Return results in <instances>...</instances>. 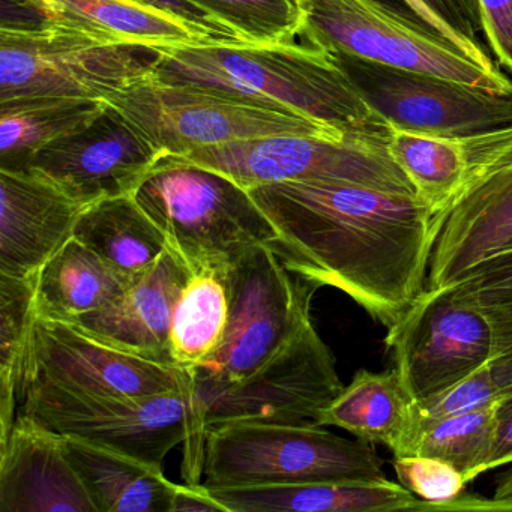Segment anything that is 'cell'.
Instances as JSON below:
<instances>
[{
	"label": "cell",
	"mask_w": 512,
	"mask_h": 512,
	"mask_svg": "<svg viewBox=\"0 0 512 512\" xmlns=\"http://www.w3.org/2000/svg\"><path fill=\"white\" fill-rule=\"evenodd\" d=\"M301 13V37L328 52L512 94L505 74L488 73L455 47L389 19L364 0H305Z\"/></svg>",
	"instance_id": "14"
},
{
	"label": "cell",
	"mask_w": 512,
	"mask_h": 512,
	"mask_svg": "<svg viewBox=\"0 0 512 512\" xmlns=\"http://www.w3.org/2000/svg\"><path fill=\"white\" fill-rule=\"evenodd\" d=\"M392 466L400 484L427 502L425 512L443 511L469 484L454 466L439 458L403 455L394 457Z\"/></svg>",
	"instance_id": "34"
},
{
	"label": "cell",
	"mask_w": 512,
	"mask_h": 512,
	"mask_svg": "<svg viewBox=\"0 0 512 512\" xmlns=\"http://www.w3.org/2000/svg\"><path fill=\"white\" fill-rule=\"evenodd\" d=\"M164 155L142 130L107 104L97 121L44 146L23 170L89 206L136 193Z\"/></svg>",
	"instance_id": "16"
},
{
	"label": "cell",
	"mask_w": 512,
	"mask_h": 512,
	"mask_svg": "<svg viewBox=\"0 0 512 512\" xmlns=\"http://www.w3.org/2000/svg\"><path fill=\"white\" fill-rule=\"evenodd\" d=\"M182 158L233 179L245 190L277 182H323L415 194L388 145L367 140L262 137L196 149Z\"/></svg>",
	"instance_id": "9"
},
{
	"label": "cell",
	"mask_w": 512,
	"mask_h": 512,
	"mask_svg": "<svg viewBox=\"0 0 512 512\" xmlns=\"http://www.w3.org/2000/svg\"><path fill=\"white\" fill-rule=\"evenodd\" d=\"M157 49L128 46L46 20L0 29V103L28 98L106 100L151 76Z\"/></svg>",
	"instance_id": "7"
},
{
	"label": "cell",
	"mask_w": 512,
	"mask_h": 512,
	"mask_svg": "<svg viewBox=\"0 0 512 512\" xmlns=\"http://www.w3.org/2000/svg\"><path fill=\"white\" fill-rule=\"evenodd\" d=\"M62 443L97 512H173L178 484L163 466L73 436Z\"/></svg>",
	"instance_id": "21"
},
{
	"label": "cell",
	"mask_w": 512,
	"mask_h": 512,
	"mask_svg": "<svg viewBox=\"0 0 512 512\" xmlns=\"http://www.w3.org/2000/svg\"><path fill=\"white\" fill-rule=\"evenodd\" d=\"M494 335V358L491 361L494 380L503 394L512 392V299L484 308Z\"/></svg>",
	"instance_id": "38"
},
{
	"label": "cell",
	"mask_w": 512,
	"mask_h": 512,
	"mask_svg": "<svg viewBox=\"0 0 512 512\" xmlns=\"http://www.w3.org/2000/svg\"><path fill=\"white\" fill-rule=\"evenodd\" d=\"M425 289L457 284L473 266L512 248V128L473 161L463 184L431 218Z\"/></svg>",
	"instance_id": "15"
},
{
	"label": "cell",
	"mask_w": 512,
	"mask_h": 512,
	"mask_svg": "<svg viewBox=\"0 0 512 512\" xmlns=\"http://www.w3.org/2000/svg\"><path fill=\"white\" fill-rule=\"evenodd\" d=\"M208 512L223 511L226 508L212 496L211 491L203 484L178 485L175 500H173V512Z\"/></svg>",
	"instance_id": "41"
},
{
	"label": "cell",
	"mask_w": 512,
	"mask_h": 512,
	"mask_svg": "<svg viewBox=\"0 0 512 512\" xmlns=\"http://www.w3.org/2000/svg\"><path fill=\"white\" fill-rule=\"evenodd\" d=\"M202 476L208 490L386 478L370 443L337 436L323 425L259 422L209 428Z\"/></svg>",
	"instance_id": "6"
},
{
	"label": "cell",
	"mask_w": 512,
	"mask_h": 512,
	"mask_svg": "<svg viewBox=\"0 0 512 512\" xmlns=\"http://www.w3.org/2000/svg\"><path fill=\"white\" fill-rule=\"evenodd\" d=\"M103 101L133 122L164 154L175 157L262 137L353 139L272 101L209 86L172 85L152 76Z\"/></svg>",
	"instance_id": "5"
},
{
	"label": "cell",
	"mask_w": 512,
	"mask_h": 512,
	"mask_svg": "<svg viewBox=\"0 0 512 512\" xmlns=\"http://www.w3.org/2000/svg\"><path fill=\"white\" fill-rule=\"evenodd\" d=\"M50 385L79 394L146 397L191 392V374L98 340L76 323L35 313L22 359L20 392Z\"/></svg>",
	"instance_id": "13"
},
{
	"label": "cell",
	"mask_w": 512,
	"mask_h": 512,
	"mask_svg": "<svg viewBox=\"0 0 512 512\" xmlns=\"http://www.w3.org/2000/svg\"><path fill=\"white\" fill-rule=\"evenodd\" d=\"M134 197L193 274L229 268L277 236L250 191L175 155L161 158Z\"/></svg>",
	"instance_id": "4"
},
{
	"label": "cell",
	"mask_w": 512,
	"mask_h": 512,
	"mask_svg": "<svg viewBox=\"0 0 512 512\" xmlns=\"http://www.w3.org/2000/svg\"><path fill=\"white\" fill-rule=\"evenodd\" d=\"M191 277L187 263L169 250L112 304L71 323L118 349L173 364L169 352L173 311Z\"/></svg>",
	"instance_id": "19"
},
{
	"label": "cell",
	"mask_w": 512,
	"mask_h": 512,
	"mask_svg": "<svg viewBox=\"0 0 512 512\" xmlns=\"http://www.w3.org/2000/svg\"><path fill=\"white\" fill-rule=\"evenodd\" d=\"M46 20L128 46L217 44L193 26L134 0H32Z\"/></svg>",
	"instance_id": "23"
},
{
	"label": "cell",
	"mask_w": 512,
	"mask_h": 512,
	"mask_svg": "<svg viewBox=\"0 0 512 512\" xmlns=\"http://www.w3.org/2000/svg\"><path fill=\"white\" fill-rule=\"evenodd\" d=\"M232 26L250 44L284 43L302 34L301 10L293 0H193Z\"/></svg>",
	"instance_id": "32"
},
{
	"label": "cell",
	"mask_w": 512,
	"mask_h": 512,
	"mask_svg": "<svg viewBox=\"0 0 512 512\" xmlns=\"http://www.w3.org/2000/svg\"><path fill=\"white\" fill-rule=\"evenodd\" d=\"M320 425L340 427L356 439L407 455L416 430L415 401L394 368L359 370L352 382L323 410Z\"/></svg>",
	"instance_id": "22"
},
{
	"label": "cell",
	"mask_w": 512,
	"mask_h": 512,
	"mask_svg": "<svg viewBox=\"0 0 512 512\" xmlns=\"http://www.w3.org/2000/svg\"><path fill=\"white\" fill-rule=\"evenodd\" d=\"M508 128L448 139L391 127L388 151L412 182L416 196L436 214L457 193L473 161L502 140Z\"/></svg>",
	"instance_id": "25"
},
{
	"label": "cell",
	"mask_w": 512,
	"mask_h": 512,
	"mask_svg": "<svg viewBox=\"0 0 512 512\" xmlns=\"http://www.w3.org/2000/svg\"><path fill=\"white\" fill-rule=\"evenodd\" d=\"M0 512H97L62 434L22 412L0 442Z\"/></svg>",
	"instance_id": "18"
},
{
	"label": "cell",
	"mask_w": 512,
	"mask_h": 512,
	"mask_svg": "<svg viewBox=\"0 0 512 512\" xmlns=\"http://www.w3.org/2000/svg\"><path fill=\"white\" fill-rule=\"evenodd\" d=\"M478 10L488 47L512 73V0H478Z\"/></svg>",
	"instance_id": "37"
},
{
	"label": "cell",
	"mask_w": 512,
	"mask_h": 512,
	"mask_svg": "<svg viewBox=\"0 0 512 512\" xmlns=\"http://www.w3.org/2000/svg\"><path fill=\"white\" fill-rule=\"evenodd\" d=\"M248 191L277 232L266 247L281 263L346 293L386 329L424 292L433 214L416 194L323 182Z\"/></svg>",
	"instance_id": "1"
},
{
	"label": "cell",
	"mask_w": 512,
	"mask_h": 512,
	"mask_svg": "<svg viewBox=\"0 0 512 512\" xmlns=\"http://www.w3.org/2000/svg\"><path fill=\"white\" fill-rule=\"evenodd\" d=\"M389 19L460 50L491 74H502L494 65L469 20L454 0H364Z\"/></svg>",
	"instance_id": "31"
},
{
	"label": "cell",
	"mask_w": 512,
	"mask_h": 512,
	"mask_svg": "<svg viewBox=\"0 0 512 512\" xmlns=\"http://www.w3.org/2000/svg\"><path fill=\"white\" fill-rule=\"evenodd\" d=\"M107 104L80 98L0 103V169L23 170L44 146L97 121Z\"/></svg>",
	"instance_id": "27"
},
{
	"label": "cell",
	"mask_w": 512,
	"mask_h": 512,
	"mask_svg": "<svg viewBox=\"0 0 512 512\" xmlns=\"http://www.w3.org/2000/svg\"><path fill=\"white\" fill-rule=\"evenodd\" d=\"M227 325L226 268L193 274L173 311L169 337L173 364L188 373L205 364L223 344Z\"/></svg>",
	"instance_id": "28"
},
{
	"label": "cell",
	"mask_w": 512,
	"mask_h": 512,
	"mask_svg": "<svg viewBox=\"0 0 512 512\" xmlns=\"http://www.w3.org/2000/svg\"><path fill=\"white\" fill-rule=\"evenodd\" d=\"M499 401L431 425L416 436L407 455L439 458L472 482L488 472Z\"/></svg>",
	"instance_id": "30"
},
{
	"label": "cell",
	"mask_w": 512,
	"mask_h": 512,
	"mask_svg": "<svg viewBox=\"0 0 512 512\" xmlns=\"http://www.w3.org/2000/svg\"><path fill=\"white\" fill-rule=\"evenodd\" d=\"M134 2L163 11L175 19L193 26L194 29L208 35L217 44H224V46L250 44L232 26L218 19L211 11L197 5L193 0H134Z\"/></svg>",
	"instance_id": "36"
},
{
	"label": "cell",
	"mask_w": 512,
	"mask_h": 512,
	"mask_svg": "<svg viewBox=\"0 0 512 512\" xmlns=\"http://www.w3.org/2000/svg\"><path fill=\"white\" fill-rule=\"evenodd\" d=\"M229 325L217 352L191 379L236 383L280 355L311 319L319 287L290 272L266 247L251 248L226 268Z\"/></svg>",
	"instance_id": "8"
},
{
	"label": "cell",
	"mask_w": 512,
	"mask_h": 512,
	"mask_svg": "<svg viewBox=\"0 0 512 512\" xmlns=\"http://www.w3.org/2000/svg\"><path fill=\"white\" fill-rule=\"evenodd\" d=\"M343 388L334 355L313 322L280 355L241 382L191 379L185 481L202 484L203 446L209 428L235 422L320 425L323 410Z\"/></svg>",
	"instance_id": "3"
},
{
	"label": "cell",
	"mask_w": 512,
	"mask_h": 512,
	"mask_svg": "<svg viewBox=\"0 0 512 512\" xmlns=\"http://www.w3.org/2000/svg\"><path fill=\"white\" fill-rule=\"evenodd\" d=\"M29 4H31L32 0H28Z\"/></svg>",
	"instance_id": "44"
},
{
	"label": "cell",
	"mask_w": 512,
	"mask_h": 512,
	"mask_svg": "<svg viewBox=\"0 0 512 512\" xmlns=\"http://www.w3.org/2000/svg\"><path fill=\"white\" fill-rule=\"evenodd\" d=\"M452 287L461 298L481 310L511 301L512 248L482 260Z\"/></svg>",
	"instance_id": "35"
},
{
	"label": "cell",
	"mask_w": 512,
	"mask_h": 512,
	"mask_svg": "<svg viewBox=\"0 0 512 512\" xmlns=\"http://www.w3.org/2000/svg\"><path fill=\"white\" fill-rule=\"evenodd\" d=\"M209 491L227 512H424L425 508V500L388 478Z\"/></svg>",
	"instance_id": "20"
},
{
	"label": "cell",
	"mask_w": 512,
	"mask_h": 512,
	"mask_svg": "<svg viewBox=\"0 0 512 512\" xmlns=\"http://www.w3.org/2000/svg\"><path fill=\"white\" fill-rule=\"evenodd\" d=\"M512 464V392L503 395L497 404L496 433L488 470Z\"/></svg>",
	"instance_id": "40"
},
{
	"label": "cell",
	"mask_w": 512,
	"mask_h": 512,
	"mask_svg": "<svg viewBox=\"0 0 512 512\" xmlns=\"http://www.w3.org/2000/svg\"><path fill=\"white\" fill-rule=\"evenodd\" d=\"M503 392L494 380L491 365L479 368L460 382L428 400L415 403L416 430L412 443L421 431L452 416L463 415L481 409L503 397ZM412 446V445H410ZM410 449V448H409ZM409 454V451H407Z\"/></svg>",
	"instance_id": "33"
},
{
	"label": "cell",
	"mask_w": 512,
	"mask_h": 512,
	"mask_svg": "<svg viewBox=\"0 0 512 512\" xmlns=\"http://www.w3.org/2000/svg\"><path fill=\"white\" fill-rule=\"evenodd\" d=\"M74 238L130 284L170 250L163 230L143 211L134 194L89 205L77 221Z\"/></svg>",
	"instance_id": "24"
},
{
	"label": "cell",
	"mask_w": 512,
	"mask_h": 512,
	"mask_svg": "<svg viewBox=\"0 0 512 512\" xmlns=\"http://www.w3.org/2000/svg\"><path fill=\"white\" fill-rule=\"evenodd\" d=\"M362 100L395 130L469 137L512 127V94L332 53Z\"/></svg>",
	"instance_id": "12"
},
{
	"label": "cell",
	"mask_w": 512,
	"mask_h": 512,
	"mask_svg": "<svg viewBox=\"0 0 512 512\" xmlns=\"http://www.w3.org/2000/svg\"><path fill=\"white\" fill-rule=\"evenodd\" d=\"M386 331L392 368L415 403L440 394L494 358L487 316L452 286L425 289Z\"/></svg>",
	"instance_id": "11"
},
{
	"label": "cell",
	"mask_w": 512,
	"mask_h": 512,
	"mask_svg": "<svg viewBox=\"0 0 512 512\" xmlns=\"http://www.w3.org/2000/svg\"><path fill=\"white\" fill-rule=\"evenodd\" d=\"M19 401V412L62 436L124 452L155 466H163L167 454L188 437L190 392L116 397L32 385L20 392Z\"/></svg>",
	"instance_id": "10"
},
{
	"label": "cell",
	"mask_w": 512,
	"mask_h": 512,
	"mask_svg": "<svg viewBox=\"0 0 512 512\" xmlns=\"http://www.w3.org/2000/svg\"><path fill=\"white\" fill-rule=\"evenodd\" d=\"M128 286L124 277L73 236L37 274L35 313L71 322L103 310Z\"/></svg>",
	"instance_id": "26"
},
{
	"label": "cell",
	"mask_w": 512,
	"mask_h": 512,
	"mask_svg": "<svg viewBox=\"0 0 512 512\" xmlns=\"http://www.w3.org/2000/svg\"><path fill=\"white\" fill-rule=\"evenodd\" d=\"M88 206L29 170L0 169V274L35 277Z\"/></svg>",
	"instance_id": "17"
},
{
	"label": "cell",
	"mask_w": 512,
	"mask_h": 512,
	"mask_svg": "<svg viewBox=\"0 0 512 512\" xmlns=\"http://www.w3.org/2000/svg\"><path fill=\"white\" fill-rule=\"evenodd\" d=\"M152 79L226 89L272 101L353 139L388 145L391 127L362 100L335 56L322 47L284 43L155 47Z\"/></svg>",
	"instance_id": "2"
},
{
	"label": "cell",
	"mask_w": 512,
	"mask_h": 512,
	"mask_svg": "<svg viewBox=\"0 0 512 512\" xmlns=\"http://www.w3.org/2000/svg\"><path fill=\"white\" fill-rule=\"evenodd\" d=\"M455 5L460 8L461 13L469 20L472 28L476 32H481V23H479L478 0H454Z\"/></svg>",
	"instance_id": "42"
},
{
	"label": "cell",
	"mask_w": 512,
	"mask_h": 512,
	"mask_svg": "<svg viewBox=\"0 0 512 512\" xmlns=\"http://www.w3.org/2000/svg\"><path fill=\"white\" fill-rule=\"evenodd\" d=\"M452 511H491L511 512L512 511V467L497 481L493 497L473 496L464 491L460 497L452 502Z\"/></svg>",
	"instance_id": "39"
},
{
	"label": "cell",
	"mask_w": 512,
	"mask_h": 512,
	"mask_svg": "<svg viewBox=\"0 0 512 512\" xmlns=\"http://www.w3.org/2000/svg\"><path fill=\"white\" fill-rule=\"evenodd\" d=\"M37 275L16 278L0 274V440L16 421L22 359L35 319Z\"/></svg>",
	"instance_id": "29"
},
{
	"label": "cell",
	"mask_w": 512,
	"mask_h": 512,
	"mask_svg": "<svg viewBox=\"0 0 512 512\" xmlns=\"http://www.w3.org/2000/svg\"><path fill=\"white\" fill-rule=\"evenodd\" d=\"M296 5H298L299 10H301V5L304 4L305 0H293Z\"/></svg>",
	"instance_id": "43"
}]
</instances>
